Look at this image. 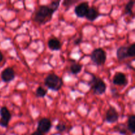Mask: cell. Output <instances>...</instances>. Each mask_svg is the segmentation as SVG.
Listing matches in <instances>:
<instances>
[{
	"mask_svg": "<svg viewBox=\"0 0 135 135\" xmlns=\"http://www.w3.org/2000/svg\"><path fill=\"white\" fill-rule=\"evenodd\" d=\"M54 14L48 5H41L34 14V20L40 25H44L51 21Z\"/></svg>",
	"mask_w": 135,
	"mask_h": 135,
	"instance_id": "obj_1",
	"label": "cell"
},
{
	"mask_svg": "<svg viewBox=\"0 0 135 135\" xmlns=\"http://www.w3.org/2000/svg\"><path fill=\"white\" fill-rule=\"evenodd\" d=\"M113 83L115 85L125 86L128 84L126 75L122 72H116L113 78Z\"/></svg>",
	"mask_w": 135,
	"mask_h": 135,
	"instance_id": "obj_9",
	"label": "cell"
},
{
	"mask_svg": "<svg viewBox=\"0 0 135 135\" xmlns=\"http://www.w3.org/2000/svg\"><path fill=\"white\" fill-rule=\"evenodd\" d=\"M134 5V1H129V2L127 3L125 5V14L126 15H133V8Z\"/></svg>",
	"mask_w": 135,
	"mask_h": 135,
	"instance_id": "obj_17",
	"label": "cell"
},
{
	"mask_svg": "<svg viewBox=\"0 0 135 135\" xmlns=\"http://www.w3.org/2000/svg\"><path fill=\"white\" fill-rule=\"evenodd\" d=\"M60 1H52L51 3L50 4V5H48L50 7V9H51L54 13H55L57 10L58 9L59 7V4H60Z\"/></svg>",
	"mask_w": 135,
	"mask_h": 135,
	"instance_id": "obj_20",
	"label": "cell"
},
{
	"mask_svg": "<svg viewBox=\"0 0 135 135\" xmlns=\"http://www.w3.org/2000/svg\"><path fill=\"white\" fill-rule=\"evenodd\" d=\"M1 79L5 83H9L15 78V73L11 67H7L2 71L1 74Z\"/></svg>",
	"mask_w": 135,
	"mask_h": 135,
	"instance_id": "obj_10",
	"label": "cell"
},
{
	"mask_svg": "<svg viewBox=\"0 0 135 135\" xmlns=\"http://www.w3.org/2000/svg\"><path fill=\"white\" fill-rule=\"evenodd\" d=\"M47 93V90L44 89L43 87L38 86L36 90V96L38 98H44Z\"/></svg>",
	"mask_w": 135,
	"mask_h": 135,
	"instance_id": "obj_18",
	"label": "cell"
},
{
	"mask_svg": "<svg viewBox=\"0 0 135 135\" xmlns=\"http://www.w3.org/2000/svg\"><path fill=\"white\" fill-rule=\"evenodd\" d=\"M47 46L51 51H58L61 48V42L56 38H50L47 42Z\"/></svg>",
	"mask_w": 135,
	"mask_h": 135,
	"instance_id": "obj_12",
	"label": "cell"
},
{
	"mask_svg": "<svg viewBox=\"0 0 135 135\" xmlns=\"http://www.w3.org/2000/svg\"><path fill=\"white\" fill-rule=\"evenodd\" d=\"M89 4L88 2H82L75 8V13L76 17L79 18L85 17L87 11L89 9Z\"/></svg>",
	"mask_w": 135,
	"mask_h": 135,
	"instance_id": "obj_8",
	"label": "cell"
},
{
	"mask_svg": "<svg viewBox=\"0 0 135 135\" xmlns=\"http://www.w3.org/2000/svg\"><path fill=\"white\" fill-rule=\"evenodd\" d=\"M117 59L119 61H123L128 57L127 55V47L126 46H121L117 50L116 52Z\"/></svg>",
	"mask_w": 135,
	"mask_h": 135,
	"instance_id": "obj_13",
	"label": "cell"
},
{
	"mask_svg": "<svg viewBox=\"0 0 135 135\" xmlns=\"http://www.w3.org/2000/svg\"><path fill=\"white\" fill-rule=\"evenodd\" d=\"M90 75L92 76V79L88 83V84L92 88L94 93L97 95H102L105 93L107 88L105 82L102 79L97 77L93 74L90 73Z\"/></svg>",
	"mask_w": 135,
	"mask_h": 135,
	"instance_id": "obj_3",
	"label": "cell"
},
{
	"mask_svg": "<svg viewBox=\"0 0 135 135\" xmlns=\"http://www.w3.org/2000/svg\"><path fill=\"white\" fill-rule=\"evenodd\" d=\"M0 125L3 127L7 128L12 117L11 113L7 107H1L0 109Z\"/></svg>",
	"mask_w": 135,
	"mask_h": 135,
	"instance_id": "obj_5",
	"label": "cell"
},
{
	"mask_svg": "<svg viewBox=\"0 0 135 135\" xmlns=\"http://www.w3.org/2000/svg\"><path fill=\"white\" fill-rule=\"evenodd\" d=\"M83 69V65L80 63H72L70 66V71L73 75H77L80 73Z\"/></svg>",
	"mask_w": 135,
	"mask_h": 135,
	"instance_id": "obj_15",
	"label": "cell"
},
{
	"mask_svg": "<svg viewBox=\"0 0 135 135\" xmlns=\"http://www.w3.org/2000/svg\"><path fill=\"white\" fill-rule=\"evenodd\" d=\"M82 42V38H77V39L75 41L74 44H75V45H79V44H80V42Z\"/></svg>",
	"mask_w": 135,
	"mask_h": 135,
	"instance_id": "obj_23",
	"label": "cell"
},
{
	"mask_svg": "<svg viewBox=\"0 0 135 135\" xmlns=\"http://www.w3.org/2000/svg\"><path fill=\"white\" fill-rule=\"evenodd\" d=\"M91 60L98 66L105 64L107 59V54L102 48H96L92 51L90 55Z\"/></svg>",
	"mask_w": 135,
	"mask_h": 135,
	"instance_id": "obj_4",
	"label": "cell"
},
{
	"mask_svg": "<svg viewBox=\"0 0 135 135\" xmlns=\"http://www.w3.org/2000/svg\"><path fill=\"white\" fill-rule=\"evenodd\" d=\"M114 131L122 135H125L127 133V129L125 124L119 123L114 127Z\"/></svg>",
	"mask_w": 135,
	"mask_h": 135,
	"instance_id": "obj_16",
	"label": "cell"
},
{
	"mask_svg": "<svg viewBox=\"0 0 135 135\" xmlns=\"http://www.w3.org/2000/svg\"><path fill=\"white\" fill-rule=\"evenodd\" d=\"M128 57H133L135 55V44L133 43L129 47H127Z\"/></svg>",
	"mask_w": 135,
	"mask_h": 135,
	"instance_id": "obj_19",
	"label": "cell"
},
{
	"mask_svg": "<svg viewBox=\"0 0 135 135\" xmlns=\"http://www.w3.org/2000/svg\"><path fill=\"white\" fill-rule=\"evenodd\" d=\"M3 55L2 53L0 51V63H1V61H3Z\"/></svg>",
	"mask_w": 135,
	"mask_h": 135,
	"instance_id": "obj_25",
	"label": "cell"
},
{
	"mask_svg": "<svg viewBox=\"0 0 135 135\" xmlns=\"http://www.w3.org/2000/svg\"><path fill=\"white\" fill-rule=\"evenodd\" d=\"M31 135H45L44 134H43V133H40V132L38 131H36L34 132L33 133H32Z\"/></svg>",
	"mask_w": 135,
	"mask_h": 135,
	"instance_id": "obj_24",
	"label": "cell"
},
{
	"mask_svg": "<svg viewBox=\"0 0 135 135\" xmlns=\"http://www.w3.org/2000/svg\"><path fill=\"white\" fill-rule=\"evenodd\" d=\"M44 84L49 89L54 91H59L63 85L62 78L55 74H50L44 79Z\"/></svg>",
	"mask_w": 135,
	"mask_h": 135,
	"instance_id": "obj_2",
	"label": "cell"
},
{
	"mask_svg": "<svg viewBox=\"0 0 135 135\" xmlns=\"http://www.w3.org/2000/svg\"><path fill=\"white\" fill-rule=\"evenodd\" d=\"M127 129L131 134L135 133V116L134 115H131L129 117L127 120Z\"/></svg>",
	"mask_w": 135,
	"mask_h": 135,
	"instance_id": "obj_14",
	"label": "cell"
},
{
	"mask_svg": "<svg viewBox=\"0 0 135 135\" xmlns=\"http://www.w3.org/2000/svg\"><path fill=\"white\" fill-rule=\"evenodd\" d=\"M55 129H56L57 131H58L59 132H63L66 130V129H67V126H66L64 123H60L57 124V125H56Z\"/></svg>",
	"mask_w": 135,
	"mask_h": 135,
	"instance_id": "obj_22",
	"label": "cell"
},
{
	"mask_svg": "<svg viewBox=\"0 0 135 135\" xmlns=\"http://www.w3.org/2000/svg\"><path fill=\"white\" fill-rule=\"evenodd\" d=\"M78 2V0H65L63 2V6L65 7L69 8V7H71V5H74V4Z\"/></svg>",
	"mask_w": 135,
	"mask_h": 135,
	"instance_id": "obj_21",
	"label": "cell"
},
{
	"mask_svg": "<svg viewBox=\"0 0 135 135\" xmlns=\"http://www.w3.org/2000/svg\"><path fill=\"white\" fill-rule=\"evenodd\" d=\"M51 121L48 118H42L38 121L37 131L43 134H46L50 132L51 129Z\"/></svg>",
	"mask_w": 135,
	"mask_h": 135,
	"instance_id": "obj_6",
	"label": "cell"
},
{
	"mask_svg": "<svg viewBox=\"0 0 135 135\" xmlns=\"http://www.w3.org/2000/svg\"><path fill=\"white\" fill-rule=\"evenodd\" d=\"M99 16H100V13L98 12V11L94 7H91L88 9L85 17L89 21L93 22L98 18Z\"/></svg>",
	"mask_w": 135,
	"mask_h": 135,
	"instance_id": "obj_11",
	"label": "cell"
},
{
	"mask_svg": "<svg viewBox=\"0 0 135 135\" xmlns=\"http://www.w3.org/2000/svg\"><path fill=\"white\" fill-rule=\"evenodd\" d=\"M119 118V115L115 108L112 106L109 107L105 115V120L107 122L109 123H114L118 121Z\"/></svg>",
	"mask_w": 135,
	"mask_h": 135,
	"instance_id": "obj_7",
	"label": "cell"
}]
</instances>
